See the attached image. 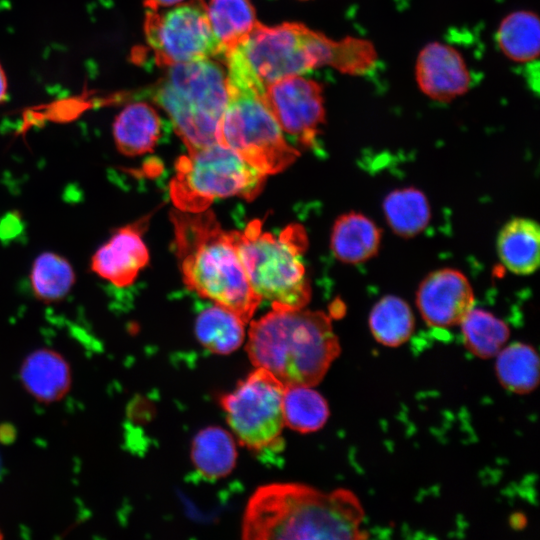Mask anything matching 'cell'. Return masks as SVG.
<instances>
[{"mask_svg":"<svg viewBox=\"0 0 540 540\" xmlns=\"http://www.w3.org/2000/svg\"><path fill=\"white\" fill-rule=\"evenodd\" d=\"M164 68L152 98L170 117L187 151L216 143L229 101L227 71L212 58Z\"/></svg>","mask_w":540,"mask_h":540,"instance_id":"5b68a950","label":"cell"},{"mask_svg":"<svg viewBox=\"0 0 540 540\" xmlns=\"http://www.w3.org/2000/svg\"><path fill=\"white\" fill-rule=\"evenodd\" d=\"M162 129L157 111L148 103L128 104L116 116L112 134L117 150L129 157L151 152L156 146Z\"/></svg>","mask_w":540,"mask_h":540,"instance_id":"2e32d148","label":"cell"},{"mask_svg":"<svg viewBox=\"0 0 540 540\" xmlns=\"http://www.w3.org/2000/svg\"><path fill=\"white\" fill-rule=\"evenodd\" d=\"M284 389L269 371L256 367L231 392L221 396L227 423L241 445L254 452L282 446Z\"/></svg>","mask_w":540,"mask_h":540,"instance_id":"9c48e42d","label":"cell"},{"mask_svg":"<svg viewBox=\"0 0 540 540\" xmlns=\"http://www.w3.org/2000/svg\"><path fill=\"white\" fill-rule=\"evenodd\" d=\"M415 75L420 90L439 102H448L463 95L471 84V76L461 54L450 45L439 42L427 44L420 51Z\"/></svg>","mask_w":540,"mask_h":540,"instance_id":"5bb4252c","label":"cell"},{"mask_svg":"<svg viewBox=\"0 0 540 540\" xmlns=\"http://www.w3.org/2000/svg\"><path fill=\"white\" fill-rule=\"evenodd\" d=\"M341 42L300 23L269 27L257 21L248 36L223 57L228 85L260 96L287 76L305 74L323 65L336 68Z\"/></svg>","mask_w":540,"mask_h":540,"instance_id":"277c9868","label":"cell"},{"mask_svg":"<svg viewBox=\"0 0 540 540\" xmlns=\"http://www.w3.org/2000/svg\"><path fill=\"white\" fill-rule=\"evenodd\" d=\"M368 323L374 339L386 347L407 342L415 326L410 306L394 295L384 296L373 306Z\"/></svg>","mask_w":540,"mask_h":540,"instance_id":"cb8c5ba5","label":"cell"},{"mask_svg":"<svg viewBox=\"0 0 540 540\" xmlns=\"http://www.w3.org/2000/svg\"><path fill=\"white\" fill-rule=\"evenodd\" d=\"M459 325L466 349L482 359L495 357L510 335L504 321L480 308L473 307Z\"/></svg>","mask_w":540,"mask_h":540,"instance_id":"83f0119b","label":"cell"},{"mask_svg":"<svg viewBox=\"0 0 540 540\" xmlns=\"http://www.w3.org/2000/svg\"><path fill=\"white\" fill-rule=\"evenodd\" d=\"M382 208L389 227L400 237L418 235L430 221L428 200L417 188L393 190L384 198Z\"/></svg>","mask_w":540,"mask_h":540,"instance_id":"603a6c76","label":"cell"},{"mask_svg":"<svg viewBox=\"0 0 540 540\" xmlns=\"http://www.w3.org/2000/svg\"><path fill=\"white\" fill-rule=\"evenodd\" d=\"M229 101L221 119L217 142L232 149L264 175L285 170L299 156L284 137L262 96L228 85Z\"/></svg>","mask_w":540,"mask_h":540,"instance_id":"ba28073f","label":"cell"},{"mask_svg":"<svg viewBox=\"0 0 540 540\" xmlns=\"http://www.w3.org/2000/svg\"><path fill=\"white\" fill-rule=\"evenodd\" d=\"M0 537H2L1 533H0Z\"/></svg>","mask_w":540,"mask_h":540,"instance_id":"4dcf8cb0","label":"cell"},{"mask_svg":"<svg viewBox=\"0 0 540 540\" xmlns=\"http://www.w3.org/2000/svg\"><path fill=\"white\" fill-rule=\"evenodd\" d=\"M262 99L282 131L300 144L313 147L324 123L321 86L300 75L284 77L268 85Z\"/></svg>","mask_w":540,"mask_h":540,"instance_id":"8fae6325","label":"cell"},{"mask_svg":"<svg viewBox=\"0 0 540 540\" xmlns=\"http://www.w3.org/2000/svg\"><path fill=\"white\" fill-rule=\"evenodd\" d=\"M8 82L5 71L0 64V103L4 101L7 95Z\"/></svg>","mask_w":540,"mask_h":540,"instance_id":"f546056e","label":"cell"},{"mask_svg":"<svg viewBox=\"0 0 540 540\" xmlns=\"http://www.w3.org/2000/svg\"><path fill=\"white\" fill-rule=\"evenodd\" d=\"M251 287L272 308H305L311 297L302 256L308 247L305 229L290 224L277 236L264 232L262 220L232 231Z\"/></svg>","mask_w":540,"mask_h":540,"instance_id":"8992f818","label":"cell"},{"mask_svg":"<svg viewBox=\"0 0 540 540\" xmlns=\"http://www.w3.org/2000/svg\"><path fill=\"white\" fill-rule=\"evenodd\" d=\"M381 237V230L371 219L358 212H348L334 222L330 246L339 261L359 264L378 253Z\"/></svg>","mask_w":540,"mask_h":540,"instance_id":"e0dca14e","label":"cell"},{"mask_svg":"<svg viewBox=\"0 0 540 540\" xmlns=\"http://www.w3.org/2000/svg\"><path fill=\"white\" fill-rule=\"evenodd\" d=\"M495 357V371L502 387L519 395L529 394L537 388L540 359L531 345L515 342L502 348Z\"/></svg>","mask_w":540,"mask_h":540,"instance_id":"44dd1931","label":"cell"},{"mask_svg":"<svg viewBox=\"0 0 540 540\" xmlns=\"http://www.w3.org/2000/svg\"><path fill=\"white\" fill-rule=\"evenodd\" d=\"M29 278L32 291L38 300L55 303L64 299L71 291L76 274L65 257L47 251L35 258Z\"/></svg>","mask_w":540,"mask_h":540,"instance_id":"484cf974","label":"cell"},{"mask_svg":"<svg viewBox=\"0 0 540 540\" xmlns=\"http://www.w3.org/2000/svg\"><path fill=\"white\" fill-rule=\"evenodd\" d=\"M144 29L159 66L221 56L204 0H190L165 12L148 9Z\"/></svg>","mask_w":540,"mask_h":540,"instance_id":"30bf717a","label":"cell"},{"mask_svg":"<svg viewBox=\"0 0 540 540\" xmlns=\"http://www.w3.org/2000/svg\"><path fill=\"white\" fill-rule=\"evenodd\" d=\"M246 352L255 367L284 386L319 384L341 346L331 316L304 308H273L250 324Z\"/></svg>","mask_w":540,"mask_h":540,"instance_id":"3957f363","label":"cell"},{"mask_svg":"<svg viewBox=\"0 0 540 540\" xmlns=\"http://www.w3.org/2000/svg\"><path fill=\"white\" fill-rule=\"evenodd\" d=\"M416 305L427 325L449 328L459 325L474 307V293L459 270L442 268L428 274L416 293Z\"/></svg>","mask_w":540,"mask_h":540,"instance_id":"7c38bea8","label":"cell"},{"mask_svg":"<svg viewBox=\"0 0 540 540\" xmlns=\"http://www.w3.org/2000/svg\"><path fill=\"white\" fill-rule=\"evenodd\" d=\"M245 323L231 310L215 304L202 310L195 321L199 343L217 355H228L238 349L245 338Z\"/></svg>","mask_w":540,"mask_h":540,"instance_id":"ffe728a7","label":"cell"},{"mask_svg":"<svg viewBox=\"0 0 540 540\" xmlns=\"http://www.w3.org/2000/svg\"><path fill=\"white\" fill-rule=\"evenodd\" d=\"M191 460L195 469L206 479L216 480L229 475L237 460L233 436L217 426L200 430L192 441Z\"/></svg>","mask_w":540,"mask_h":540,"instance_id":"d6986e66","label":"cell"},{"mask_svg":"<svg viewBox=\"0 0 540 540\" xmlns=\"http://www.w3.org/2000/svg\"><path fill=\"white\" fill-rule=\"evenodd\" d=\"M169 193L177 210L198 213L218 198L239 196L248 201L259 195L266 175L218 142L188 151L175 163Z\"/></svg>","mask_w":540,"mask_h":540,"instance_id":"52a82bcc","label":"cell"},{"mask_svg":"<svg viewBox=\"0 0 540 540\" xmlns=\"http://www.w3.org/2000/svg\"><path fill=\"white\" fill-rule=\"evenodd\" d=\"M497 252L503 265L517 275L534 273L540 263V227L532 219L508 221L497 237Z\"/></svg>","mask_w":540,"mask_h":540,"instance_id":"ac0fdd59","label":"cell"},{"mask_svg":"<svg viewBox=\"0 0 540 540\" xmlns=\"http://www.w3.org/2000/svg\"><path fill=\"white\" fill-rule=\"evenodd\" d=\"M149 216L121 227L101 245L91 258V270L116 287L131 285L149 262L142 238Z\"/></svg>","mask_w":540,"mask_h":540,"instance_id":"4fadbf2b","label":"cell"},{"mask_svg":"<svg viewBox=\"0 0 540 540\" xmlns=\"http://www.w3.org/2000/svg\"><path fill=\"white\" fill-rule=\"evenodd\" d=\"M363 506L355 493L339 488L324 492L299 483L258 487L244 510L245 540L365 539Z\"/></svg>","mask_w":540,"mask_h":540,"instance_id":"6da1fadb","label":"cell"},{"mask_svg":"<svg viewBox=\"0 0 540 540\" xmlns=\"http://www.w3.org/2000/svg\"><path fill=\"white\" fill-rule=\"evenodd\" d=\"M182 279L188 289L250 321L262 299L250 285L234 243L211 210L170 213Z\"/></svg>","mask_w":540,"mask_h":540,"instance_id":"7a4b0ae2","label":"cell"},{"mask_svg":"<svg viewBox=\"0 0 540 540\" xmlns=\"http://www.w3.org/2000/svg\"><path fill=\"white\" fill-rule=\"evenodd\" d=\"M207 9L222 58L238 46L257 23L249 0H210Z\"/></svg>","mask_w":540,"mask_h":540,"instance_id":"7402d4cb","label":"cell"},{"mask_svg":"<svg viewBox=\"0 0 540 540\" xmlns=\"http://www.w3.org/2000/svg\"><path fill=\"white\" fill-rule=\"evenodd\" d=\"M181 1L182 0H146L145 5L148 9L158 10L160 7L174 5Z\"/></svg>","mask_w":540,"mask_h":540,"instance_id":"f1b7e54d","label":"cell"},{"mask_svg":"<svg viewBox=\"0 0 540 540\" xmlns=\"http://www.w3.org/2000/svg\"><path fill=\"white\" fill-rule=\"evenodd\" d=\"M501 51L516 62H532L538 58L540 26L537 15L530 11H517L501 22L497 35Z\"/></svg>","mask_w":540,"mask_h":540,"instance_id":"4316f807","label":"cell"},{"mask_svg":"<svg viewBox=\"0 0 540 540\" xmlns=\"http://www.w3.org/2000/svg\"><path fill=\"white\" fill-rule=\"evenodd\" d=\"M19 377L26 392L44 404L63 399L72 384V370L67 359L46 347L33 350L23 359Z\"/></svg>","mask_w":540,"mask_h":540,"instance_id":"9a60e30c","label":"cell"},{"mask_svg":"<svg viewBox=\"0 0 540 540\" xmlns=\"http://www.w3.org/2000/svg\"><path fill=\"white\" fill-rule=\"evenodd\" d=\"M282 410L285 426L299 433L320 430L330 410L326 399L311 386H285Z\"/></svg>","mask_w":540,"mask_h":540,"instance_id":"d4e9b609","label":"cell"}]
</instances>
